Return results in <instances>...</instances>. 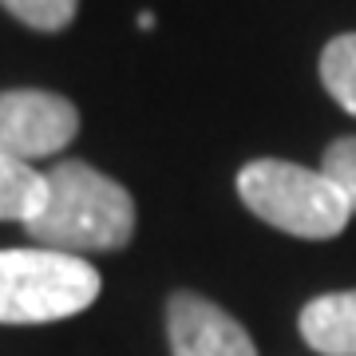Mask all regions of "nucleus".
Masks as SVG:
<instances>
[{
    "label": "nucleus",
    "mask_w": 356,
    "mask_h": 356,
    "mask_svg": "<svg viewBox=\"0 0 356 356\" xmlns=\"http://www.w3.org/2000/svg\"><path fill=\"white\" fill-rule=\"evenodd\" d=\"M24 226L28 238L44 250L76 257L111 254L123 250L135 234V202L103 170L64 159L44 175V202Z\"/></svg>",
    "instance_id": "1"
},
{
    "label": "nucleus",
    "mask_w": 356,
    "mask_h": 356,
    "mask_svg": "<svg viewBox=\"0 0 356 356\" xmlns=\"http://www.w3.org/2000/svg\"><path fill=\"white\" fill-rule=\"evenodd\" d=\"M238 194L261 222L309 242L337 238L353 218V206L325 170H309L285 159H257L242 166Z\"/></svg>",
    "instance_id": "2"
},
{
    "label": "nucleus",
    "mask_w": 356,
    "mask_h": 356,
    "mask_svg": "<svg viewBox=\"0 0 356 356\" xmlns=\"http://www.w3.org/2000/svg\"><path fill=\"white\" fill-rule=\"evenodd\" d=\"M91 261L60 250H0V325H48L76 317L99 297Z\"/></svg>",
    "instance_id": "3"
},
{
    "label": "nucleus",
    "mask_w": 356,
    "mask_h": 356,
    "mask_svg": "<svg viewBox=\"0 0 356 356\" xmlns=\"http://www.w3.org/2000/svg\"><path fill=\"white\" fill-rule=\"evenodd\" d=\"M79 135V111L51 91H0V154L36 163Z\"/></svg>",
    "instance_id": "4"
},
{
    "label": "nucleus",
    "mask_w": 356,
    "mask_h": 356,
    "mask_svg": "<svg viewBox=\"0 0 356 356\" xmlns=\"http://www.w3.org/2000/svg\"><path fill=\"white\" fill-rule=\"evenodd\" d=\"M166 337L175 356H257L250 332L198 293H175L166 301Z\"/></svg>",
    "instance_id": "5"
},
{
    "label": "nucleus",
    "mask_w": 356,
    "mask_h": 356,
    "mask_svg": "<svg viewBox=\"0 0 356 356\" xmlns=\"http://www.w3.org/2000/svg\"><path fill=\"white\" fill-rule=\"evenodd\" d=\"M301 337L321 356H356V289L313 297L301 309Z\"/></svg>",
    "instance_id": "6"
},
{
    "label": "nucleus",
    "mask_w": 356,
    "mask_h": 356,
    "mask_svg": "<svg viewBox=\"0 0 356 356\" xmlns=\"http://www.w3.org/2000/svg\"><path fill=\"white\" fill-rule=\"evenodd\" d=\"M44 202V175L32 163L0 154V222H32Z\"/></svg>",
    "instance_id": "7"
},
{
    "label": "nucleus",
    "mask_w": 356,
    "mask_h": 356,
    "mask_svg": "<svg viewBox=\"0 0 356 356\" xmlns=\"http://www.w3.org/2000/svg\"><path fill=\"white\" fill-rule=\"evenodd\" d=\"M321 83L348 115H356V32L329 40L321 51Z\"/></svg>",
    "instance_id": "8"
},
{
    "label": "nucleus",
    "mask_w": 356,
    "mask_h": 356,
    "mask_svg": "<svg viewBox=\"0 0 356 356\" xmlns=\"http://www.w3.org/2000/svg\"><path fill=\"white\" fill-rule=\"evenodd\" d=\"M0 8L36 32H60L76 20L79 0H0Z\"/></svg>",
    "instance_id": "9"
},
{
    "label": "nucleus",
    "mask_w": 356,
    "mask_h": 356,
    "mask_svg": "<svg viewBox=\"0 0 356 356\" xmlns=\"http://www.w3.org/2000/svg\"><path fill=\"white\" fill-rule=\"evenodd\" d=\"M321 170L341 186L344 202L353 206V214H356V135L329 143V151H325V159H321Z\"/></svg>",
    "instance_id": "10"
},
{
    "label": "nucleus",
    "mask_w": 356,
    "mask_h": 356,
    "mask_svg": "<svg viewBox=\"0 0 356 356\" xmlns=\"http://www.w3.org/2000/svg\"><path fill=\"white\" fill-rule=\"evenodd\" d=\"M139 28H143V32H151V28H154V13H139Z\"/></svg>",
    "instance_id": "11"
}]
</instances>
